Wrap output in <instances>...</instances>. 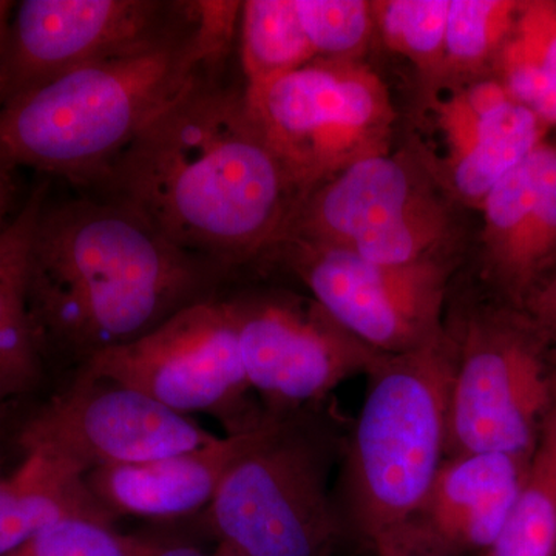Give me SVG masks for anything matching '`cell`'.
<instances>
[{
	"label": "cell",
	"mask_w": 556,
	"mask_h": 556,
	"mask_svg": "<svg viewBox=\"0 0 556 556\" xmlns=\"http://www.w3.org/2000/svg\"><path fill=\"white\" fill-rule=\"evenodd\" d=\"M93 189L225 270L273 254L305 197L244 90L215 79L161 113Z\"/></svg>",
	"instance_id": "1"
},
{
	"label": "cell",
	"mask_w": 556,
	"mask_h": 556,
	"mask_svg": "<svg viewBox=\"0 0 556 556\" xmlns=\"http://www.w3.org/2000/svg\"><path fill=\"white\" fill-rule=\"evenodd\" d=\"M225 273L121 201L46 200L28 252V306L40 350L83 365L212 298Z\"/></svg>",
	"instance_id": "2"
},
{
	"label": "cell",
	"mask_w": 556,
	"mask_h": 556,
	"mask_svg": "<svg viewBox=\"0 0 556 556\" xmlns=\"http://www.w3.org/2000/svg\"><path fill=\"white\" fill-rule=\"evenodd\" d=\"M241 2L199 0L169 38L90 62L0 104V160L93 188L121 153L190 90L217 78Z\"/></svg>",
	"instance_id": "3"
},
{
	"label": "cell",
	"mask_w": 556,
	"mask_h": 556,
	"mask_svg": "<svg viewBox=\"0 0 556 556\" xmlns=\"http://www.w3.org/2000/svg\"><path fill=\"white\" fill-rule=\"evenodd\" d=\"M456 342L448 328L426 345L383 356L346 452L348 518L375 551L419 517L447 457Z\"/></svg>",
	"instance_id": "4"
},
{
	"label": "cell",
	"mask_w": 556,
	"mask_h": 556,
	"mask_svg": "<svg viewBox=\"0 0 556 556\" xmlns=\"http://www.w3.org/2000/svg\"><path fill=\"white\" fill-rule=\"evenodd\" d=\"M327 442L268 416L207 507L218 546L237 556H332L343 533L328 489Z\"/></svg>",
	"instance_id": "5"
},
{
	"label": "cell",
	"mask_w": 556,
	"mask_h": 556,
	"mask_svg": "<svg viewBox=\"0 0 556 556\" xmlns=\"http://www.w3.org/2000/svg\"><path fill=\"white\" fill-rule=\"evenodd\" d=\"M450 200L415 150L388 152L306 193L281 241L345 249L379 265L450 258L457 241Z\"/></svg>",
	"instance_id": "6"
},
{
	"label": "cell",
	"mask_w": 556,
	"mask_h": 556,
	"mask_svg": "<svg viewBox=\"0 0 556 556\" xmlns=\"http://www.w3.org/2000/svg\"><path fill=\"white\" fill-rule=\"evenodd\" d=\"M447 457L530 455L556 408V350L514 305L477 311L456 332Z\"/></svg>",
	"instance_id": "7"
},
{
	"label": "cell",
	"mask_w": 556,
	"mask_h": 556,
	"mask_svg": "<svg viewBox=\"0 0 556 556\" xmlns=\"http://www.w3.org/2000/svg\"><path fill=\"white\" fill-rule=\"evenodd\" d=\"M244 100L305 195L358 161L391 152L396 110L387 84L362 61L314 60L244 87Z\"/></svg>",
	"instance_id": "8"
},
{
	"label": "cell",
	"mask_w": 556,
	"mask_h": 556,
	"mask_svg": "<svg viewBox=\"0 0 556 556\" xmlns=\"http://www.w3.org/2000/svg\"><path fill=\"white\" fill-rule=\"evenodd\" d=\"M79 371L134 388L181 415L218 416L228 434L266 419L247 408L252 390L230 299L193 303L134 342L90 357Z\"/></svg>",
	"instance_id": "9"
},
{
	"label": "cell",
	"mask_w": 556,
	"mask_h": 556,
	"mask_svg": "<svg viewBox=\"0 0 556 556\" xmlns=\"http://www.w3.org/2000/svg\"><path fill=\"white\" fill-rule=\"evenodd\" d=\"M280 254L311 298L372 351L386 356L426 345L445 331L452 258L379 265L345 249L281 241Z\"/></svg>",
	"instance_id": "10"
},
{
	"label": "cell",
	"mask_w": 556,
	"mask_h": 556,
	"mask_svg": "<svg viewBox=\"0 0 556 556\" xmlns=\"http://www.w3.org/2000/svg\"><path fill=\"white\" fill-rule=\"evenodd\" d=\"M219 437L134 388L78 372L24 424L25 455L53 457L86 477L204 447Z\"/></svg>",
	"instance_id": "11"
},
{
	"label": "cell",
	"mask_w": 556,
	"mask_h": 556,
	"mask_svg": "<svg viewBox=\"0 0 556 556\" xmlns=\"http://www.w3.org/2000/svg\"><path fill=\"white\" fill-rule=\"evenodd\" d=\"M249 387L274 415L327 397L369 375L386 354L340 327L313 298L273 291L230 299Z\"/></svg>",
	"instance_id": "12"
},
{
	"label": "cell",
	"mask_w": 556,
	"mask_h": 556,
	"mask_svg": "<svg viewBox=\"0 0 556 556\" xmlns=\"http://www.w3.org/2000/svg\"><path fill=\"white\" fill-rule=\"evenodd\" d=\"M199 0H24L14 3L0 104L90 62L169 38Z\"/></svg>",
	"instance_id": "13"
},
{
	"label": "cell",
	"mask_w": 556,
	"mask_h": 556,
	"mask_svg": "<svg viewBox=\"0 0 556 556\" xmlns=\"http://www.w3.org/2000/svg\"><path fill=\"white\" fill-rule=\"evenodd\" d=\"M490 280L519 308L556 266V144L543 142L481 204Z\"/></svg>",
	"instance_id": "14"
},
{
	"label": "cell",
	"mask_w": 556,
	"mask_h": 556,
	"mask_svg": "<svg viewBox=\"0 0 556 556\" xmlns=\"http://www.w3.org/2000/svg\"><path fill=\"white\" fill-rule=\"evenodd\" d=\"M532 453L445 457L412 526L452 555H484L506 525Z\"/></svg>",
	"instance_id": "15"
},
{
	"label": "cell",
	"mask_w": 556,
	"mask_h": 556,
	"mask_svg": "<svg viewBox=\"0 0 556 556\" xmlns=\"http://www.w3.org/2000/svg\"><path fill=\"white\" fill-rule=\"evenodd\" d=\"M265 420L204 447L148 463L98 468L86 475L87 484L113 517H188L211 506L229 468L255 441Z\"/></svg>",
	"instance_id": "16"
},
{
	"label": "cell",
	"mask_w": 556,
	"mask_h": 556,
	"mask_svg": "<svg viewBox=\"0 0 556 556\" xmlns=\"http://www.w3.org/2000/svg\"><path fill=\"white\" fill-rule=\"evenodd\" d=\"M49 185L33 190L21 211L0 230V404L39 382L43 353L28 306V252Z\"/></svg>",
	"instance_id": "17"
},
{
	"label": "cell",
	"mask_w": 556,
	"mask_h": 556,
	"mask_svg": "<svg viewBox=\"0 0 556 556\" xmlns=\"http://www.w3.org/2000/svg\"><path fill=\"white\" fill-rule=\"evenodd\" d=\"M72 518L110 526L115 519L91 493L86 477L67 464L30 453L13 475L0 478V556Z\"/></svg>",
	"instance_id": "18"
},
{
	"label": "cell",
	"mask_w": 556,
	"mask_h": 556,
	"mask_svg": "<svg viewBox=\"0 0 556 556\" xmlns=\"http://www.w3.org/2000/svg\"><path fill=\"white\" fill-rule=\"evenodd\" d=\"M495 67L511 100L556 126V0H522Z\"/></svg>",
	"instance_id": "19"
},
{
	"label": "cell",
	"mask_w": 556,
	"mask_h": 556,
	"mask_svg": "<svg viewBox=\"0 0 556 556\" xmlns=\"http://www.w3.org/2000/svg\"><path fill=\"white\" fill-rule=\"evenodd\" d=\"M547 130L532 110L510 102L470 152L437 172L433 178L450 199L481 207L493 186L546 142Z\"/></svg>",
	"instance_id": "20"
},
{
	"label": "cell",
	"mask_w": 556,
	"mask_h": 556,
	"mask_svg": "<svg viewBox=\"0 0 556 556\" xmlns=\"http://www.w3.org/2000/svg\"><path fill=\"white\" fill-rule=\"evenodd\" d=\"M482 556H556V408L544 422L506 525Z\"/></svg>",
	"instance_id": "21"
},
{
	"label": "cell",
	"mask_w": 556,
	"mask_h": 556,
	"mask_svg": "<svg viewBox=\"0 0 556 556\" xmlns=\"http://www.w3.org/2000/svg\"><path fill=\"white\" fill-rule=\"evenodd\" d=\"M239 31L247 87L268 83L316 60L294 0L241 2Z\"/></svg>",
	"instance_id": "22"
},
{
	"label": "cell",
	"mask_w": 556,
	"mask_h": 556,
	"mask_svg": "<svg viewBox=\"0 0 556 556\" xmlns=\"http://www.w3.org/2000/svg\"><path fill=\"white\" fill-rule=\"evenodd\" d=\"M521 9V0H450L444 73L481 75L495 65Z\"/></svg>",
	"instance_id": "23"
},
{
	"label": "cell",
	"mask_w": 556,
	"mask_h": 556,
	"mask_svg": "<svg viewBox=\"0 0 556 556\" xmlns=\"http://www.w3.org/2000/svg\"><path fill=\"white\" fill-rule=\"evenodd\" d=\"M450 0H372L376 33L426 75L444 73Z\"/></svg>",
	"instance_id": "24"
},
{
	"label": "cell",
	"mask_w": 556,
	"mask_h": 556,
	"mask_svg": "<svg viewBox=\"0 0 556 556\" xmlns=\"http://www.w3.org/2000/svg\"><path fill=\"white\" fill-rule=\"evenodd\" d=\"M300 24L316 60L361 62L372 35L368 0H294Z\"/></svg>",
	"instance_id": "25"
},
{
	"label": "cell",
	"mask_w": 556,
	"mask_h": 556,
	"mask_svg": "<svg viewBox=\"0 0 556 556\" xmlns=\"http://www.w3.org/2000/svg\"><path fill=\"white\" fill-rule=\"evenodd\" d=\"M152 544L104 522L72 518L47 527L5 556H142Z\"/></svg>",
	"instance_id": "26"
},
{
	"label": "cell",
	"mask_w": 556,
	"mask_h": 556,
	"mask_svg": "<svg viewBox=\"0 0 556 556\" xmlns=\"http://www.w3.org/2000/svg\"><path fill=\"white\" fill-rule=\"evenodd\" d=\"M519 309L525 311L556 350V266L529 292Z\"/></svg>",
	"instance_id": "27"
},
{
	"label": "cell",
	"mask_w": 556,
	"mask_h": 556,
	"mask_svg": "<svg viewBox=\"0 0 556 556\" xmlns=\"http://www.w3.org/2000/svg\"><path fill=\"white\" fill-rule=\"evenodd\" d=\"M375 552L378 556H455L415 526L380 544Z\"/></svg>",
	"instance_id": "28"
},
{
	"label": "cell",
	"mask_w": 556,
	"mask_h": 556,
	"mask_svg": "<svg viewBox=\"0 0 556 556\" xmlns=\"http://www.w3.org/2000/svg\"><path fill=\"white\" fill-rule=\"evenodd\" d=\"M13 9V2L0 0V100H2L3 80H5L7 40H9L10 22Z\"/></svg>",
	"instance_id": "29"
},
{
	"label": "cell",
	"mask_w": 556,
	"mask_h": 556,
	"mask_svg": "<svg viewBox=\"0 0 556 556\" xmlns=\"http://www.w3.org/2000/svg\"><path fill=\"white\" fill-rule=\"evenodd\" d=\"M9 164L0 160V230L11 222L7 215L10 214L11 200H13V186H11Z\"/></svg>",
	"instance_id": "30"
},
{
	"label": "cell",
	"mask_w": 556,
	"mask_h": 556,
	"mask_svg": "<svg viewBox=\"0 0 556 556\" xmlns=\"http://www.w3.org/2000/svg\"><path fill=\"white\" fill-rule=\"evenodd\" d=\"M142 556H211L201 548L189 544H163L153 541L152 546Z\"/></svg>",
	"instance_id": "31"
},
{
	"label": "cell",
	"mask_w": 556,
	"mask_h": 556,
	"mask_svg": "<svg viewBox=\"0 0 556 556\" xmlns=\"http://www.w3.org/2000/svg\"><path fill=\"white\" fill-rule=\"evenodd\" d=\"M211 556H237V555H233L232 552L226 551L225 547L218 546L217 551H215L214 554H211Z\"/></svg>",
	"instance_id": "32"
}]
</instances>
